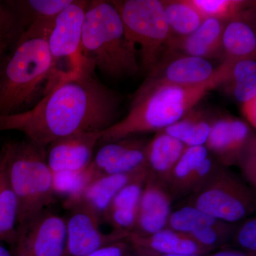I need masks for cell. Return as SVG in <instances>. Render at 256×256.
Segmentation results:
<instances>
[{
  "label": "cell",
  "mask_w": 256,
  "mask_h": 256,
  "mask_svg": "<svg viewBox=\"0 0 256 256\" xmlns=\"http://www.w3.org/2000/svg\"><path fill=\"white\" fill-rule=\"evenodd\" d=\"M118 105L117 95L87 69L58 84L30 110L0 116V132L18 131L46 148L78 133L105 130L114 124Z\"/></svg>",
  "instance_id": "obj_1"
},
{
  "label": "cell",
  "mask_w": 256,
  "mask_h": 256,
  "mask_svg": "<svg viewBox=\"0 0 256 256\" xmlns=\"http://www.w3.org/2000/svg\"><path fill=\"white\" fill-rule=\"evenodd\" d=\"M236 60H224L206 82L178 86L146 82L134 94L124 119L101 131V142H116L140 133L158 132L184 117L212 90L228 80Z\"/></svg>",
  "instance_id": "obj_2"
},
{
  "label": "cell",
  "mask_w": 256,
  "mask_h": 256,
  "mask_svg": "<svg viewBox=\"0 0 256 256\" xmlns=\"http://www.w3.org/2000/svg\"><path fill=\"white\" fill-rule=\"evenodd\" d=\"M54 20L31 25L0 70V116L26 112L50 92L48 37Z\"/></svg>",
  "instance_id": "obj_3"
},
{
  "label": "cell",
  "mask_w": 256,
  "mask_h": 256,
  "mask_svg": "<svg viewBox=\"0 0 256 256\" xmlns=\"http://www.w3.org/2000/svg\"><path fill=\"white\" fill-rule=\"evenodd\" d=\"M82 38L84 58L102 74L118 78L139 72L136 47L111 1H88Z\"/></svg>",
  "instance_id": "obj_4"
},
{
  "label": "cell",
  "mask_w": 256,
  "mask_h": 256,
  "mask_svg": "<svg viewBox=\"0 0 256 256\" xmlns=\"http://www.w3.org/2000/svg\"><path fill=\"white\" fill-rule=\"evenodd\" d=\"M0 151L18 200V229L54 202L53 173L47 163L46 148L28 139L6 143Z\"/></svg>",
  "instance_id": "obj_5"
},
{
  "label": "cell",
  "mask_w": 256,
  "mask_h": 256,
  "mask_svg": "<svg viewBox=\"0 0 256 256\" xmlns=\"http://www.w3.org/2000/svg\"><path fill=\"white\" fill-rule=\"evenodd\" d=\"M118 12L129 41L140 47L141 64L150 72L168 48L171 32L162 1L118 0L111 1Z\"/></svg>",
  "instance_id": "obj_6"
},
{
  "label": "cell",
  "mask_w": 256,
  "mask_h": 256,
  "mask_svg": "<svg viewBox=\"0 0 256 256\" xmlns=\"http://www.w3.org/2000/svg\"><path fill=\"white\" fill-rule=\"evenodd\" d=\"M88 4L85 0H73L55 18L48 37L52 62L50 90L87 69L95 70L82 52V23Z\"/></svg>",
  "instance_id": "obj_7"
},
{
  "label": "cell",
  "mask_w": 256,
  "mask_h": 256,
  "mask_svg": "<svg viewBox=\"0 0 256 256\" xmlns=\"http://www.w3.org/2000/svg\"><path fill=\"white\" fill-rule=\"evenodd\" d=\"M197 194L194 206L218 222L245 218L254 208L252 192L242 182L224 172L207 178Z\"/></svg>",
  "instance_id": "obj_8"
},
{
  "label": "cell",
  "mask_w": 256,
  "mask_h": 256,
  "mask_svg": "<svg viewBox=\"0 0 256 256\" xmlns=\"http://www.w3.org/2000/svg\"><path fill=\"white\" fill-rule=\"evenodd\" d=\"M146 146L130 138L106 143L79 175L78 194L97 178L106 175L129 174L149 170Z\"/></svg>",
  "instance_id": "obj_9"
},
{
  "label": "cell",
  "mask_w": 256,
  "mask_h": 256,
  "mask_svg": "<svg viewBox=\"0 0 256 256\" xmlns=\"http://www.w3.org/2000/svg\"><path fill=\"white\" fill-rule=\"evenodd\" d=\"M66 223L60 216L42 212L16 229L15 256H64Z\"/></svg>",
  "instance_id": "obj_10"
},
{
  "label": "cell",
  "mask_w": 256,
  "mask_h": 256,
  "mask_svg": "<svg viewBox=\"0 0 256 256\" xmlns=\"http://www.w3.org/2000/svg\"><path fill=\"white\" fill-rule=\"evenodd\" d=\"M74 213L66 223V242L64 256H87L100 248L119 242L129 236L126 230L104 234L99 228L98 216L84 208H72Z\"/></svg>",
  "instance_id": "obj_11"
},
{
  "label": "cell",
  "mask_w": 256,
  "mask_h": 256,
  "mask_svg": "<svg viewBox=\"0 0 256 256\" xmlns=\"http://www.w3.org/2000/svg\"><path fill=\"white\" fill-rule=\"evenodd\" d=\"M210 60L166 50L146 82L192 86L206 82L215 73Z\"/></svg>",
  "instance_id": "obj_12"
},
{
  "label": "cell",
  "mask_w": 256,
  "mask_h": 256,
  "mask_svg": "<svg viewBox=\"0 0 256 256\" xmlns=\"http://www.w3.org/2000/svg\"><path fill=\"white\" fill-rule=\"evenodd\" d=\"M101 132H82L50 143L46 160L52 173L80 172L92 162Z\"/></svg>",
  "instance_id": "obj_13"
},
{
  "label": "cell",
  "mask_w": 256,
  "mask_h": 256,
  "mask_svg": "<svg viewBox=\"0 0 256 256\" xmlns=\"http://www.w3.org/2000/svg\"><path fill=\"white\" fill-rule=\"evenodd\" d=\"M254 136L249 124L240 120L222 117L214 120L205 146L225 166L240 164Z\"/></svg>",
  "instance_id": "obj_14"
},
{
  "label": "cell",
  "mask_w": 256,
  "mask_h": 256,
  "mask_svg": "<svg viewBox=\"0 0 256 256\" xmlns=\"http://www.w3.org/2000/svg\"><path fill=\"white\" fill-rule=\"evenodd\" d=\"M151 174L149 170L129 174L106 175L96 180L78 194L66 198L65 206L68 208H84L100 217L106 214L114 196L128 184L148 178Z\"/></svg>",
  "instance_id": "obj_15"
},
{
  "label": "cell",
  "mask_w": 256,
  "mask_h": 256,
  "mask_svg": "<svg viewBox=\"0 0 256 256\" xmlns=\"http://www.w3.org/2000/svg\"><path fill=\"white\" fill-rule=\"evenodd\" d=\"M225 24L216 18H206L188 36H171L166 50L206 60L223 57L222 36Z\"/></svg>",
  "instance_id": "obj_16"
},
{
  "label": "cell",
  "mask_w": 256,
  "mask_h": 256,
  "mask_svg": "<svg viewBox=\"0 0 256 256\" xmlns=\"http://www.w3.org/2000/svg\"><path fill=\"white\" fill-rule=\"evenodd\" d=\"M146 180L138 207L136 224L144 234L152 235L164 229L168 223L171 200L159 183L150 178Z\"/></svg>",
  "instance_id": "obj_17"
},
{
  "label": "cell",
  "mask_w": 256,
  "mask_h": 256,
  "mask_svg": "<svg viewBox=\"0 0 256 256\" xmlns=\"http://www.w3.org/2000/svg\"><path fill=\"white\" fill-rule=\"evenodd\" d=\"M246 13L225 24L222 36L224 60L256 58V33L246 20Z\"/></svg>",
  "instance_id": "obj_18"
},
{
  "label": "cell",
  "mask_w": 256,
  "mask_h": 256,
  "mask_svg": "<svg viewBox=\"0 0 256 256\" xmlns=\"http://www.w3.org/2000/svg\"><path fill=\"white\" fill-rule=\"evenodd\" d=\"M186 146L176 138L162 131L146 146V156L148 168L152 173L169 180L175 164L182 156Z\"/></svg>",
  "instance_id": "obj_19"
},
{
  "label": "cell",
  "mask_w": 256,
  "mask_h": 256,
  "mask_svg": "<svg viewBox=\"0 0 256 256\" xmlns=\"http://www.w3.org/2000/svg\"><path fill=\"white\" fill-rule=\"evenodd\" d=\"M128 238L138 246L146 244L163 255H198L202 252V246L190 236L172 229H162L146 239L130 233Z\"/></svg>",
  "instance_id": "obj_20"
},
{
  "label": "cell",
  "mask_w": 256,
  "mask_h": 256,
  "mask_svg": "<svg viewBox=\"0 0 256 256\" xmlns=\"http://www.w3.org/2000/svg\"><path fill=\"white\" fill-rule=\"evenodd\" d=\"M214 120L204 110L194 108L178 122L160 131L176 138L186 146H205Z\"/></svg>",
  "instance_id": "obj_21"
},
{
  "label": "cell",
  "mask_w": 256,
  "mask_h": 256,
  "mask_svg": "<svg viewBox=\"0 0 256 256\" xmlns=\"http://www.w3.org/2000/svg\"><path fill=\"white\" fill-rule=\"evenodd\" d=\"M18 218V200L10 183L6 160L0 151V242L14 246Z\"/></svg>",
  "instance_id": "obj_22"
},
{
  "label": "cell",
  "mask_w": 256,
  "mask_h": 256,
  "mask_svg": "<svg viewBox=\"0 0 256 256\" xmlns=\"http://www.w3.org/2000/svg\"><path fill=\"white\" fill-rule=\"evenodd\" d=\"M28 28L9 0H0V70Z\"/></svg>",
  "instance_id": "obj_23"
},
{
  "label": "cell",
  "mask_w": 256,
  "mask_h": 256,
  "mask_svg": "<svg viewBox=\"0 0 256 256\" xmlns=\"http://www.w3.org/2000/svg\"><path fill=\"white\" fill-rule=\"evenodd\" d=\"M162 2L172 36H188L204 20L190 0H166Z\"/></svg>",
  "instance_id": "obj_24"
},
{
  "label": "cell",
  "mask_w": 256,
  "mask_h": 256,
  "mask_svg": "<svg viewBox=\"0 0 256 256\" xmlns=\"http://www.w3.org/2000/svg\"><path fill=\"white\" fill-rule=\"evenodd\" d=\"M30 28L33 24L53 21L73 0H9Z\"/></svg>",
  "instance_id": "obj_25"
},
{
  "label": "cell",
  "mask_w": 256,
  "mask_h": 256,
  "mask_svg": "<svg viewBox=\"0 0 256 256\" xmlns=\"http://www.w3.org/2000/svg\"><path fill=\"white\" fill-rule=\"evenodd\" d=\"M225 85H228L229 92L240 104L256 98V58L236 60Z\"/></svg>",
  "instance_id": "obj_26"
},
{
  "label": "cell",
  "mask_w": 256,
  "mask_h": 256,
  "mask_svg": "<svg viewBox=\"0 0 256 256\" xmlns=\"http://www.w3.org/2000/svg\"><path fill=\"white\" fill-rule=\"evenodd\" d=\"M204 20L214 18L227 22L249 12L252 2L244 0H190Z\"/></svg>",
  "instance_id": "obj_27"
},
{
  "label": "cell",
  "mask_w": 256,
  "mask_h": 256,
  "mask_svg": "<svg viewBox=\"0 0 256 256\" xmlns=\"http://www.w3.org/2000/svg\"><path fill=\"white\" fill-rule=\"evenodd\" d=\"M168 223L172 230L188 235L205 227L218 226V220L194 206L183 207L173 212Z\"/></svg>",
  "instance_id": "obj_28"
},
{
  "label": "cell",
  "mask_w": 256,
  "mask_h": 256,
  "mask_svg": "<svg viewBox=\"0 0 256 256\" xmlns=\"http://www.w3.org/2000/svg\"><path fill=\"white\" fill-rule=\"evenodd\" d=\"M208 149L205 146H186L170 174L169 180L178 186L198 165L208 158Z\"/></svg>",
  "instance_id": "obj_29"
},
{
  "label": "cell",
  "mask_w": 256,
  "mask_h": 256,
  "mask_svg": "<svg viewBox=\"0 0 256 256\" xmlns=\"http://www.w3.org/2000/svg\"><path fill=\"white\" fill-rule=\"evenodd\" d=\"M148 178H140L126 185L112 198L107 210H122L138 214L142 196L143 182Z\"/></svg>",
  "instance_id": "obj_30"
},
{
  "label": "cell",
  "mask_w": 256,
  "mask_h": 256,
  "mask_svg": "<svg viewBox=\"0 0 256 256\" xmlns=\"http://www.w3.org/2000/svg\"><path fill=\"white\" fill-rule=\"evenodd\" d=\"M80 172L53 173L55 193L66 194L67 196L74 194L78 188L79 175Z\"/></svg>",
  "instance_id": "obj_31"
},
{
  "label": "cell",
  "mask_w": 256,
  "mask_h": 256,
  "mask_svg": "<svg viewBox=\"0 0 256 256\" xmlns=\"http://www.w3.org/2000/svg\"><path fill=\"white\" fill-rule=\"evenodd\" d=\"M239 244L252 252L256 250V220L252 218L242 225L238 234Z\"/></svg>",
  "instance_id": "obj_32"
},
{
  "label": "cell",
  "mask_w": 256,
  "mask_h": 256,
  "mask_svg": "<svg viewBox=\"0 0 256 256\" xmlns=\"http://www.w3.org/2000/svg\"><path fill=\"white\" fill-rule=\"evenodd\" d=\"M218 226H208L198 229L190 234V236L204 247L212 246L216 244L220 238Z\"/></svg>",
  "instance_id": "obj_33"
},
{
  "label": "cell",
  "mask_w": 256,
  "mask_h": 256,
  "mask_svg": "<svg viewBox=\"0 0 256 256\" xmlns=\"http://www.w3.org/2000/svg\"><path fill=\"white\" fill-rule=\"evenodd\" d=\"M240 164L242 165L244 172L247 175L249 181L252 184L256 182V139L252 138L246 151L242 156Z\"/></svg>",
  "instance_id": "obj_34"
},
{
  "label": "cell",
  "mask_w": 256,
  "mask_h": 256,
  "mask_svg": "<svg viewBox=\"0 0 256 256\" xmlns=\"http://www.w3.org/2000/svg\"><path fill=\"white\" fill-rule=\"evenodd\" d=\"M126 246L119 242L98 249L87 256H124Z\"/></svg>",
  "instance_id": "obj_35"
},
{
  "label": "cell",
  "mask_w": 256,
  "mask_h": 256,
  "mask_svg": "<svg viewBox=\"0 0 256 256\" xmlns=\"http://www.w3.org/2000/svg\"><path fill=\"white\" fill-rule=\"evenodd\" d=\"M242 116L246 118L247 122L252 128L256 127V98L252 100L242 102Z\"/></svg>",
  "instance_id": "obj_36"
},
{
  "label": "cell",
  "mask_w": 256,
  "mask_h": 256,
  "mask_svg": "<svg viewBox=\"0 0 256 256\" xmlns=\"http://www.w3.org/2000/svg\"><path fill=\"white\" fill-rule=\"evenodd\" d=\"M212 256H247L242 252H233V250H223L215 254Z\"/></svg>",
  "instance_id": "obj_37"
},
{
  "label": "cell",
  "mask_w": 256,
  "mask_h": 256,
  "mask_svg": "<svg viewBox=\"0 0 256 256\" xmlns=\"http://www.w3.org/2000/svg\"><path fill=\"white\" fill-rule=\"evenodd\" d=\"M0 256H12L9 250L0 244Z\"/></svg>",
  "instance_id": "obj_38"
},
{
  "label": "cell",
  "mask_w": 256,
  "mask_h": 256,
  "mask_svg": "<svg viewBox=\"0 0 256 256\" xmlns=\"http://www.w3.org/2000/svg\"><path fill=\"white\" fill-rule=\"evenodd\" d=\"M162 256H200L198 255H163Z\"/></svg>",
  "instance_id": "obj_39"
}]
</instances>
